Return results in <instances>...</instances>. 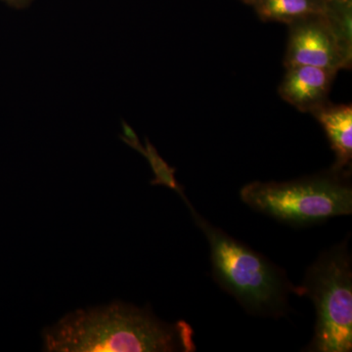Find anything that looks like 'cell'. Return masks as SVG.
<instances>
[{
  "label": "cell",
  "mask_w": 352,
  "mask_h": 352,
  "mask_svg": "<svg viewBox=\"0 0 352 352\" xmlns=\"http://www.w3.org/2000/svg\"><path fill=\"white\" fill-rule=\"evenodd\" d=\"M43 351L192 352L194 330L187 322L168 323L150 308L116 302L76 309L44 328Z\"/></svg>",
  "instance_id": "1"
},
{
  "label": "cell",
  "mask_w": 352,
  "mask_h": 352,
  "mask_svg": "<svg viewBox=\"0 0 352 352\" xmlns=\"http://www.w3.org/2000/svg\"><path fill=\"white\" fill-rule=\"evenodd\" d=\"M185 204L210 245L214 281L234 296L249 314L280 318L288 314L289 298L298 295V287L286 272L263 254L212 226L197 212L188 199Z\"/></svg>",
  "instance_id": "2"
},
{
  "label": "cell",
  "mask_w": 352,
  "mask_h": 352,
  "mask_svg": "<svg viewBox=\"0 0 352 352\" xmlns=\"http://www.w3.org/2000/svg\"><path fill=\"white\" fill-rule=\"evenodd\" d=\"M240 197L252 210L292 226H309L352 214L351 171L332 168L285 182H254Z\"/></svg>",
  "instance_id": "3"
},
{
  "label": "cell",
  "mask_w": 352,
  "mask_h": 352,
  "mask_svg": "<svg viewBox=\"0 0 352 352\" xmlns=\"http://www.w3.org/2000/svg\"><path fill=\"white\" fill-rule=\"evenodd\" d=\"M298 296L316 311L314 338L305 351H352V259L349 239L324 251L305 272Z\"/></svg>",
  "instance_id": "4"
},
{
  "label": "cell",
  "mask_w": 352,
  "mask_h": 352,
  "mask_svg": "<svg viewBox=\"0 0 352 352\" xmlns=\"http://www.w3.org/2000/svg\"><path fill=\"white\" fill-rule=\"evenodd\" d=\"M285 67H319L339 72L349 69L323 14H314L291 23Z\"/></svg>",
  "instance_id": "5"
},
{
  "label": "cell",
  "mask_w": 352,
  "mask_h": 352,
  "mask_svg": "<svg viewBox=\"0 0 352 352\" xmlns=\"http://www.w3.org/2000/svg\"><path fill=\"white\" fill-rule=\"evenodd\" d=\"M286 69L278 90L285 101L300 112L310 113L328 103L338 72L307 65L286 67Z\"/></svg>",
  "instance_id": "6"
},
{
  "label": "cell",
  "mask_w": 352,
  "mask_h": 352,
  "mask_svg": "<svg viewBox=\"0 0 352 352\" xmlns=\"http://www.w3.org/2000/svg\"><path fill=\"white\" fill-rule=\"evenodd\" d=\"M326 132L336 161L332 170L351 171L352 161V106L328 102L312 113Z\"/></svg>",
  "instance_id": "7"
},
{
  "label": "cell",
  "mask_w": 352,
  "mask_h": 352,
  "mask_svg": "<svg viewBox=\"0 0 352 352\" xmlns=\"http://www.w3.org/2000/svg\"><path fill=\"white\" fill-rule=\"evenodd\" d=\"M325 0H256L252 3L264 22L289 25L307 16L323 12Z\"/></svg>",
  "instance_id": "8"
},
{
  "label": "cell",
  "mask_w": 352,
  "mask_h": 352,
  "mask_svg": "<svg viewBox=\"0 0 352 352\" xmlns=\"http://www.w3.org/2000/svg\"><path fill=\"white\" fill-rule=\"evenodd\" d=\"M324 18L337 41L344 61L352 65V0H325Z\"/></svg>",
  "instance_id": "9"
},
{
  "label": "cell",
  "mask_w": 352,
  "mask_h": 352,
  "mask_svg": "<svg viewBox=\"0 0 352 352\" xmlns=\"http://www.w3.org/2000/svg\"><path fill=\"white\" fill-rule=\"evenodd\" d=\"M135 145L134 147L138 149L139 151L142 152L143 154L149 160L151 164L153 170H154L155 178L152 182V185H164V186L168 187L175 191L182 198L185 196L184 192L182 185L176 182L175 177V168H171L168 166L163 159L157 155L156 150L148 143L147 150H143L139 144Z\"/></svg>",
  "instance_id": "10"
},
{
  "label": "cell",
  "mask_w": 352,
  "mask_h": 352,
  "mask_svg": "<svg viewBox=\"0 0 352 352\" xmlns=\"http://www.w3.org/2000/svg\"><path fill=\"white\" fill-rule=\"evenodd\" d=\"M4 1L10 4V6L17 7V8H23V7L29 6V3L32 0H4Z\"/></svg>",
  "instance_id": "11"
},
{
  "label": "cell",
  "mask_w": 352,
  "mask_h": 352,
  "mask_svg": "<svg viewBox=\"0 0 352 352\" xmlns=\"http://www.w3.org/2000/svg\"><path fill=\"white\" fill-rule=\"evenodd\" d=\"M242 1L245 2V3L251 4V6H252V3H254L256 0H242Z\"/></svg>",
  "instance_id": "12"
}]
</instances>
